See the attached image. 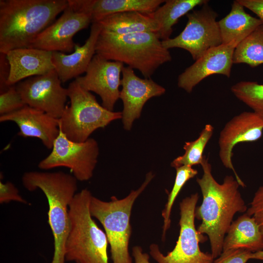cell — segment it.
Returning <instances> with one entry per match:
<instances>
[{"label":"cell","instance_id":"cell-18","mask_svg":"<svg viewBox=\"0 0 263 263\" xmlns=\"http://www.w3.org/2000/svg\"><path fill=\"white\" fill-rule=\"evenodd\" d=\"M52 52L33 48H18L5 54L9 65L8 87L23 79L44 75L55 69Z\"/></svg>","mask_w":263,"mask_h":263},{"label":"cell","instance_id":"cell-21","mask_svg":"<svg viewBox=\"0 0 263 263\" xmlns=\"http://www.w3.org/2000/svg\"><path fill=\"white\" fill-rule=\"evenodd\" d=\"M236 248L252 253L263 250V235L260 226L246 213L232 222L224 238L223 251Z\"/></svg>","mask_w":263,"mask_h":263},{"label":"cell","instance_id":"cell-27","mask_svg":"<svg viewBox=\"0 0 263 263\" xmlns=\"http://www.w3.org/2000/svg\"><path fill=\"white\" fill-rule=\"evenodd\" d=\"M231 91L239 100L263 117V84L242 81L233 85Z\"/></svg>","mask_w":263,"mask_h":263},{"label":"cell","instance_id":"cell-28","mask_svg":"<svg viewBox=\"0 0 263 263\" xmlns=\"http://www.w3.org/2000/svg\"><path fill=\"white\" fill-rule=\"evenodd\" d=\"M175 169L176 173L174 185L168 195L165 208L162 212L164 219L162 236L163 241H164L167 231L170 226L171 209L177 196L187 182L198 173L197 170L190 166H183Z\"/></svg>","mask_w":263,"mask_h":263},{"label":"cell","instance_id":"cell-24","mask_svg":"<svg viewBox=\"0 0 263 263\" xmlns=\"http://www.w3.org/2000/svg\"><path fill=\"white\" fill-rule=\"evenodd\" d=\"M207 0H167L155 11L148 14L155 20L159 29L156 34L163 41L170 38L173 26L179 19L195 7L208 3Z\"/></svg>","mask_w":263,"mask_h":263},{"label":"cell","instance_id":"cell-32","mask_svg":"<svg viewBox=\"0 0 263 263\" xmlns=\"http://www.w3.org/2000/svg\"><path fill=\"white\" fill-rule=\"evenodd\" d=\"M11 201L27 204V202L20 195L18 189L14 184L9 181L5 183L0 181V203H7Z\"/></svg>","mask_w":263,"mask_h":263},{"label":"cell","instance_id":"cell-5","mask_svg":"<svg viewBox=\"0 0 263 263\" xmlns=\"http://www.w3.org/2000/svg\"><path fill=\"white\" fill-rule=\"evenodd\" d=\"M93 195L87 189L76 193L69 207L70 228L65 257L76 263H109L106 234L93 219L90 205Z\"/></svg>","mask_w":263,"mask_h":263},{"label":"cell","instance_id":"cell-35","mask_svg":"<svg viewBox=\"0 0 263 263\" xmlns=\"http://www.w3.org/2000/svg\"><path fill=\"white\" fill-rule=\"evenodd\" d=\"M132 254L135 263H150L149 254L144 252L143 249L140 246L136 245L132 247Z\"/></svg>","mask_w":263,"mask_h":263},{"label":"cell","instance_id":"cell-23","mask_svg":"<svg viewBox=\"0 0 263 263\" xmlns=\"http://www.w3.org/2000/svg\"><path fill=\"white\" fill-rule=\"evenodd\" d=\"M97 22L102 29L118 35L156 33L159 29L157 22L149 15L135 11L112 14Z\"/></svg>","mask_w":263,"mask_h":263},{"label":"cell","instance_id":"cell-4","mask_svg":"<svg viewBox=\"0 0 263 263\" xmlns=\"http://www.w3.org/2000/svg\"><path fill=\"white\" fill-rule=\"evenodd\" d=\"M95 54L126 64L138 70L144 78H150L160 66L172 58L156 33L118 35L102 29L97 40Z\"/></svg>","mask_w":263,"mask_h":263},{"label":"cell","instance_id":"cell-13","mask_svg":"<svg viewBox=\"0 0 263 263\" xmlns=\"http://www.w3.org/2000/svg\"><path fill=\"white\" fill-rule=\"evenodd\" d=\"M263 132V117L254 112H244L227 122L220 132L218 140L222 163L232 170L240 185H245L235 171L232 161V150L238 144L252 142L260 139Z\"/></svg>","mask_w":263,"mask_h":263},{"label":"cell","instance_id":"cell-31","mask_svg":"<svg viewBox=\"0 0 263 263\" xmlns=\"http://www.w3.org/2000/svg\"><path fill=\"white\" fill-rule=\"evenodd\" d=\"M246 213L255 219L263 235V185L255 193Z\"/></svg>","mask_w":263,"mask_h":263},{"label":"cell","instance_id":"cell-12","mask_svg":"<svg viewBox=\"0 0 263 263\" xmlns=\"http://www.w3.org/2000/svg\"><path fill=\"white\" fill-rule=\"evenodd\" d=\"M123 67L121 62L109 60L95 54L84 76H79L75 80L84 89L97 94L103 107L113 111L120 96Z\"/></svg>","mask_w":263,"mask_h":263},{"label":"cell","instance_id":"cell-20","mask_svg":"<svg viewBox=\"0 0 263 263\" xmlns=\"http://www.w3.org/2000/svg\"><path fill=\"white\" fill-rule=\"evenodd\" d=\"M74 10L90 15L92 23L115 13L139 12L150 14L163 4V0H67Z\"/></svg>","mask_w":263,"mask_h":263},{"label":"cell","instance_id":"cell-15","mask_svg":"<svg viewBox=\"0 0 263 263\" xmlns=\"http://www.w3.org/2000/svg\"><path fill=\"white\" fill-rule=\"evenodd\" d=\"M121 86L119 98L123 105V127L126 130L130 131L133 121L140 117L145 103L152 97L164 94L166 89L151 78L138 77L134 69L124 66L122 71Z\"/></svg>","mask_w":263,"mask_h":263},{"label":"cell","instance_id":"cell-16","mask_svg":"<svg viewBox=\"0 0 263 263\" xmlns=\"http://www.w3.org/2000/svg\"><path fill=\"white\" fill-rule=\"evenodd\" d=\"M239 43L233 41L210 48L179 75L178 86L188 93L205 78L220 74L229 77L234 50Z\"/></svg>","mask_w":263,"mask_h":263},{"label":"cell","instance_id":"cell-1","mask_svg":"<svg viewBox=\"0 0 263 263\" xmlns=\"http://www.w3.org/2000/svg\"><path fill=\"white\" fill-rule=\"evenodd\" d=\"M201 165L203 174L196 181L203 201L195 211V218L201 221L197 229L200 234L208 236L211 254L216 259L223 252L224 238L234 215L237 212H246L247 207L235 177L226 175L220 184L213 177L211 164L205 156Z\"/></svg>","mask_w":263,"mask_h":263},{"label":"cell","instance_id":"cell-30","mask_svg":"<svg viewBox=\"0 0 263 263\" xmlns=\"http://www.w3.org/2000/svg\"><path fill=\"white\" fill-rule=\"evenodd\" d=\"M252 252L244 248L231 249L223 251L212 263H246Z\"/></svg>","mask_w":263,"mask_h":263},{"label":"cell","instance_id":"cell-26","mask_svg":"<svg viewBox=\"0 0 263 263\" xmlns=\"http://www.w3.org/2000/svg\"><path fill=\"white\" fill-rule=\"evenodd\" d=\"M213 131L214 127L211 124L206 125L196 140L185 142L183 147L185 153L174 159L170 166L175 169L183 166L192 167L201 165L205 157L204 149L211 138Z\"/></svg>","mask_w":263,"mask_h":263},{"label":"cell","instance_id":"cell-34","mask_svg":"<svg viewBox=\"0 0 263 263\" xmlns=\"http://www.w3.org/2000/svg\"><path fill=\"white\" fill-rule=\"evenodd\" d=\"M244 7L254 13L263 23V0H238Z\"/></svg>","mask_w":263,"mask_h":263},{"label":"cell","instance_id":"cell-25","mask_svg":"<svg viewBox=\"0 0 263 263\" xmlns=\"http://www.w3.org/2000/svg\"><path fill=\"white\" fill-rule=\"evenodd\" d=\"M233 63H245L252 68L263 64V24L237 45Z\"/></svg>","mask_w":263,"mask_h":263},{"label":"cell","instance_id":"cell-11","mask_svg":"<svg viewBox=\"0 0 263 263\" xmlns=\"http://www.w3.org/2000/svg\"><path fill=\"white\" fill-rule=\"evenodd\" d=\"M24 103L59 119L66 108L67 89L56 70L44 75L29 77L16 85Z\"/></svg>","mask_w":263,"mask_h":263},{"label":"cell","instance_id":"cell-22","mask_svg":"<svg viewBox=\"0 0 263 263\" xmlns=\"http://www.w3.org/2000/svg\"><path fill=\"white\" fill-rule=\"evenodd\" d=\"M263 23L247 13L244 7L234 0L230 12L218 21L222 44L240 43Z\"/></svg>","mask_w":263,"mask_h":263},{"label":"cell","instance_id":"cell-10","mask_svg":"<svg viewBox=\"0 0 263 263\" xmlns=\"http://www.w3.org/2000/svg\"><path fill=\"white\" fill-rule=\"evenodd\" d=\"M186 16L188 21L184 30L176 37L162 41V44L168 50L179 48L187 50L196 60L210 48L222 44L216 21L218 14L207 3Z\"/></svg>","mask_w":263,"mask_h":263},{"label":"cell","instance_id":"cell-9","mask_svg":"<svg viewBox=\"0 0 263 263\" xmlns=\"http://www.w3.org/2000/svg\"><path fill=\"white\" fill-rule=\"evenodd\" d=\"M99 153L98 144L94 139L89 138L83 142H74L60 130L51 153L39 162L38 167L43 170L66 167L71 170L77 181H86L93 176Z\"/></svg>","mask_w":263,"mask_h":263},{"label":"cell","instance_id":"cell-33","mask_svg":"<svg viewBox=\"0 0 263 263\" xmlns=\"http://www.w3.org/2000/svg\"><path fill=\"white\" fill-rule=\"evenodd\" d=\"M0 93L5 91L8 87L6 82L9 74V65L5 54L0 53Z\"/></svg>","mask_w":263,"mask_h":263},{"label":"cell","instance_id":"cell-19","mask_svg":"<svg viewBox=\"0 0 263 263\" xmlns=\"http://www.w3.org/2000/svg\"><path fill=\"white\" fill-rule=\"evenodd\" d=\"M101 29L99 23H92L89 38L82 46L75 44L74 52L67 55L53 52L52 61L61 82L76 78L86 72L95 54L96 44Z\"/></svg>","mask_w":263,"mask_h":263},{"label":"cell","instance_id":"cell-29","mask_svg":"<svg viewBox=\"0 0 263 263\" xmlns=\"http://www.w3.org/2000/svg\"><path fill=\"white\" fill-rule=\"evenodd\" d=\"M25 105L15 85L9 87L0 93V116L14 112Z\"/></svg>","mask_w":263,"mask_h":263},{"label":"cell","instance_id":"cell-14","mask_svg":"<svg viewBox=\"0 0 263 263\" xmlns=\"http://www.w3.org/2000/svg\"><path fill=\"white\" fill-rule=\"evenodd\" d=\"M91 23L90 15L77 12L68 5L61 16L41 32L29 48L52 52H71L75 45L74 36Z\"/></svg>","mask_w":263,"mask_h":263},{"label":"cell","instance_id":"cell-8","mask_svg":"<svg viewBox=\"0 0 263 263\" xmlns=\"http://www.w3.org/2000/svg\"><path fill=\"white\" fill-rule=\"evenodd\" d=\"M199 196L197 193L183 199L180 203L179 236L173 250L166 255L158 245H150V254L157 263H212L211 253L202 251L199 243L207 239L195 227V211Z\"/></svg>","mask_w":263,"mask_h":263},{"label":"cell","instance_id":"cell-17","mask_svg":"<svg viewBox=\"0 0 263 263\" xmlns=\"http://www.w3.org/2000/svg\"><path fill=\"white\" fill-rule=\"evenodd\" d=\"M12 121L18 126V134L23 137L39 139L52 149L60 132L59 119L27 105L14 112L0 116V122Z\"/></svg>","mask_w":263,"mask_h":263},{"label":"cell","instance_id":"cell-7","mask_svg":"<svg viewBox=\"0 0 263 263\" xmlns=\"http://www.w3.org/2000/svg\"><path fill=\"white\" fill-rule=\"evenodd\" d=\"M67 89L70 105L66 106L59 121L60 130L69 139L83 142L97 129L122 119V112L110 111L103 107L90 92L75 80Z\"/></svg>","mask_w":263,"mask_h":263},{"label":"cell","instance_id":"cell-2","mask_svg":"<svg viewBox=\"0 0 263 263\" xmlns=\"http://www.w3.org/2000/svg\"><path fill=\"white\" fill-rule=\"evenodd\" d=\"M68 6L66 0H0V53L29 48Z\"/></svg>","mask_w":263,"mask_h":263},{"label":"cell","instance_id":"cell-36","mask_svg":"<svg viewBox=\"0 0 263 263\" xmlns=\"http://www.w3.org/2000/svg\"><path fill=\"white\" fill-rule=\"evenodd\" d=\"M250 259L263 261V250L252 253Z\"/></svg>","mask_w":263,"mask_h":263},{"label":"cell","instance_id":"cell-6","mask_svg":"<svg viewBox=\"0 0 263 263\" xmlns=\"http://www.w3.org/2000/svg\"><path fill=\"white\" fill-rule=\"evenodd\" d=\"M151 171L148 172L141 186L132 190L125 198L119 199L111 197L110 201L92 196L90 211L93 217L103 225L110 245L113 263H132L129 251L132 229L130 217L135 201L153 178Z\"/></svg>","mask_w":263,"mask_h":263},{"label":"cell","instance_id":"cell-3","mask_svg":"<svg viewBox=\"0 0 263 263\" xmlns=\"http://www.w3.org/2000/svg\"><path fill=\"white\" fill-rule=\"evenodd\" d=\"M28 191L40 189L48 203V223L53 238L54 251L51 263H65V244L70 228L69 205L76 193L77 180L63 171L26 172L22 177Z\"/></svg>","mask_w":263,"mask_h":263}]
</instances>
